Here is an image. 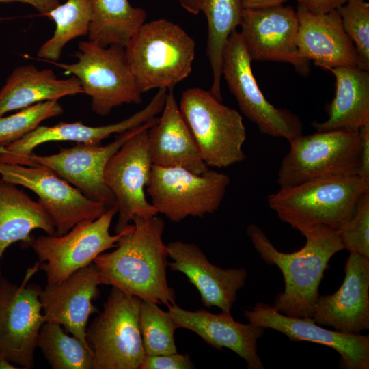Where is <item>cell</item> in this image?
I'll use <instances>...</instances> for the list:
<instances>
[{"label":"cell","mask_w":369,"mask_h":369,"mask_svg":"<svg viewBox=\"0 0 369 369\" xmlns=\"http://www.w3.org/2000/svg\"><path fill=\"white\" fill-rule=\"evenodd\" d=\"M116 244L115 249L98 255L94 263L102 284L167 306L175 304L174 290L169 286L166 271L168 249L163 241L164 221L156 216H135Z\"/></svg>","instance_id":"obj_1"},{"label":"cell","mask_w":369,"mask_h":369,"mask_svg":"<svg viewBox=\"0 0 369 369\" xmlns=\"http://www.w3.org/2000/svg\"><path fill=\"white\" fill-rule=\"evenodd\" d=\"M298 231L305 238L304 246L284 253L275 248L260 227L250 224L247 228L261 258L282 273L284 290L276 296L273 306L288 316L312 318L324 272L332 256L344 248L338 231L326 226H305Z\"/></svg>","instance_id":"obj_2"},{"label":"cell","mask_w":369,"mask_h":369,"mask_svg":"<svg viewBox=\"0 0 369 369\" xmlns=\"http://www.w3.org/2000/svg\"><path fill=\"white\" fill-rule=\"evenodd\" d=\"M126 59L139 90L174 89L191 72L194 40L165 18L144 23L126 45Z\"/></svg>","instance_id":"obj_3"},{"label":"cell","mask_w":369,"mask_h":369,"mask_svg":"<svg viewBox=\"0 0 369 369\" xmlns=\"http://www.w3.org/2000/svg\"><path fill=\"white\" fill-rule=\"evenodd\" d=\"M369 183L359 176L336 177L279 189L267 197L278 217L298 230L324 225L338 230L355 214Z\"/></svg>","instance_id":"obj_4"},{"label":"cell","mask_w":369,"mask_h":369,"mask_svg":"<svg viewBox=\"0 0 369 369\" xmlns=\"http://www.w3.org/2000/svg\"><path fill=\"white\" fill-rule=\"evenodd\" d=\"M279 166V189L306 182L359 176L361 137L359 130L336 129L301 135L290 141Z\"/></svg>","instance_id":"obj_5"},{"label":"cell","mask_w":369,"mask_h":369,"mask_svg":"<svg viewBox=\"0 0 369 369\" xmlns=\"http://www.w3.org/2000/svg\"><path fill=\"white\" fill-rule=\"evenodd\" d=\"M179 108L208 167L226 168L245 159L246 128L238 111L200 87L183 91Z\"/></svg>","instance_id":"obj_6"},{"label":"cell","mask_w":369,"mask_h":369,"mask_svg":"<svg viewBox=\"0 0 369 369\" xmlns=\"http://www.w3.org/2000/svg\"><path fill=\"white\" fill-rule=\"evenodd\" d=\"M72 64L44 61L77 77L83 93L91 98V109L105 116L123 104H139L142 93L132 75L125 52L120 45L101 46L92 41L78 44Z\"/></svg>","instance_id":"obj_7"},{"label":"cell","mask_w":369,"mask_h":369,"mask_svg":"<svg viewBox=\"0 0 369 369\" xmlns=\"http://www.w3.org/2000/svg\"><path fill=\"white\" fill-rule=\"evenodd\" d=\"M141 299L112 287L86 329L94 369H139L145 357L139 325Z\"/></svg>","instance_id":"obj_8"},{"label":"cell","mask_w":369,"mask_h":369,"mask_svg":"<svg viewBox=\"0 0 369 369\" xmlns=\"http://www.w3.org/2000/svg\"><path fill=\"white\" fill-rule=\"evenodd\" d=\"M230 182L227 174L210 169L198 174L182 167L152 165L146 190L158 213L179 222L217 210Z\"/></svg>","instance_id":"obj_9"},{"label":"cell","mask_w":369,"mask_h":369,"mask_svg":"<svg viewBox=\"0 0 369 369\" xmlns=\"http://www.w3.org/2000/svg\"><path fill=\"white\" fill-rule=\"evenodd\" d=\"M117 213L118 207L113 206L96 219L79 222L63 235L32 236L24 248L31 247L36 254L47 283L61 282L93 262L100 254L116 247L124 232L115 235L109 232Z\"/></svg>","instance_id":"obj_10"},{"label":"cell","mask_w":369,"mask_h":369,"mask_svg":"<svg viewBox=\"0 0 369 369\" xmlns=\"http://www.w3.org/2000/svg\"><path fill=\"white\" fill-rule=\"evenodd\" d=\"M221 74L241 112L265 135L288 142L302 135L301 119L288 109L271 105L259 88L241 33L234 30L222 55Z\"/></svg>","instance_id":"obj_11"},{"label":"cell","mask_w":369,"mask_h":369,"mask_svg":"<svg viewBox=\"0 0 369 369\" xmlns=\"http://www.w3.org/2000/svg\"><path fill=\"white\" fill-rule=\"evenodd\" d=\"M29 267L20 284L0 277V351L20 368L34 366L40 329L45 323L40 294L42 288L29 281L40 269Z\"/></svg>","instance_id":"obj_12"},{"label":"cell","mask_w":369,"mask_h":369,"mask_svg":"<svg viewBox=\"0 0 369 369\" xmlns=\"http://www.w3.org/2000/svg\"><path fill=\"white\" fill-rule=\"evenodd\" d=\"M158 120L154 117L139 126L119 134L113 142L105 146L77 144L71 148H60L56 154L42 156L31 153L10 163L47 167L89 198L109 208L116 206V203L104 180L107 162L128 139L151 127Z\"/></svg>","instance_id":"obj_13"},{"label":"cell","mask_w":369,"mask_h":369,"mask_svg":"<svg viewBox=\"0 0 369 369\" xmlns=\"http://www.w3.org/2000/svg\"><path fill=\"white\" fill-rule=\"evenodd\" d=\"M0 176L38 196L55 224L56 236L67 233L79 222L96 219L108 209L45 167L0 162Z\"/></svg>","instance_id":"obj_14"},{"label":"cell","mask_w":369,"mask_h":369,"mask_svg":"<svg viewBox=\"0 0 369 369\" xmlns=\"http://www.w3.org/2000/svg\"><path fill=\"white\" fill-rule=\"evenodd\" d=\"M146 128L128 139L110 158L104 172L105 184L118 207L115 232L118 234L135 216L150 219L158 213L146 197L152 162Z\"/></svg>","instance_id":"obj_15"},{"label":"cell","mask_w":369,"mask_h":369,"mask_svg":"<svg viewBox=\"0 0 369 369\" xmlns=\"http://www.w3.org/2000/svg\"><path fill=\"white\" fill-rule=\"evenodd\" d=\"M240 26L251 61L288 63L301 74L309 72L310 61L303 58L297 49L299 21L291 6L244 8Z\"/></svg>","instance_id":"obj_16"},{"label":"cell","mask_w":369,"mask_h":369,"mask_svg":"<svg viewBox=\"0 0 369 369\" xmlns=\"http://www.w3.org/2000/svg\"><path fill=\"white\" fill-rule=\"evenodd\" d=\"M248 323L279 331L292 341H308L329 346L340 355L345 369L369 368V336L323 328L313 318H297L280 313L273 305L257 303L244 311Z\"/></svg>","instance_id":"obj_17"},{"label":"cell","mask_w":369,"mask_h":369,"mask_svg":"<svg viewBox=\"0 0 369 369\" xmlns=\"http://www.w3.org/2000/svg\"><path fill=\"white\" fill-rule=\"evenodd\" d=\"M101 284L94 262L61 282L46 283L40 294L44 322L60 324L91 350L86 340L87 325L90 315L98 312L92 301L99 297Z\"/></svg>","instance_id":"obj_18"},{"label":"cell","mask_w":369,"mask_h":369,"mask_svg":"<svg viewBox=\"0 0 369 369\" xmlns=\"http://www.w3.org/2000/svg\"><path fill=\"white\" fill-rule=\"evenodd\" d=\"M167 90L159 89L149 103L141 110L118 122L90 126L81 122H59L51 126H39L22 138L0 146V162L12 163L33 153L41 144L53 141H74L77 144L100 145L113 134H121L141 126L160 113L164 107Z\"/></svg>","instance_id":"obj_19"},{"label":"cell","mask_w":369,"mask_h":369,"mask_svg":"<svg viewBox=\"0 0 369 369\" xmlns=\"http://www.w3.org/2000/svg\"><path fill=\"white\" fill-rule=\"evenodd\" d=\"M344 272L336 292L319 295L312 318L318 325L336 331L360 333L369 329V258L351 253Z\"/></svg>","instance_id":"obj_20"},{"label":"cell","mask_w":369,"mask_h":369,"mask_svg":"<svg viewBox=\"0 0 369 369\" xmlns=\"http://www.w3.org/2000/svg\"><path fill=\"white\" fill-rule=\"evenodd\" d=\"M171 271L183 273L198 290L206 308L217 307L230 312L238 291L247 279L244 267L223 269L214 265L195 244L178 240L167 245Z\"/></svg>","instance_id":"obj_21"},{"label":"cell","mask_w":369,"mask_h":369,"mask_svg":"<svg viewBox=\"0 0 369 369\" xmlns=\"http://www.w3.org/2000/svg\"><path fill=\"white\" fill-rule=\"evenodd\" d=\"M167 308L177 328L195 333L216 349H230L246 361L249 369L264 368L258 354V341L264 328L236 321L230 312L215 314L204 310L190 311L176 303Z\"/></svg>","instance_id":"obj_22"},{"label":"cell","mask_w":369,"mask_h":369,"mask_svg":"<svg viewBox=\"0 0 369 369\" xmlns=\"http://www.w3.org/2000/svg\"><path fill=\"white\" fill-rule=\"evenodd\" d=\"M297 46L300 55L323 68L359 66L355 47L336 10L313 14L298 7Z\"/></svg>","instance_id":"obj_23"},{"label":"cell","mask_w":369,"mask_h":369,"mask_svg":"<svg viewBox=\"0 0 369 369\" xmlns=\"http://www.w3.org/2000/svg\"><path fill=\"white\" fill-rule=\"evenodd\" d=\"M173 90H167L162 115L148 130L152 164L202 174L209 168L181 113Z\"/></svg>","instance_id":"obj_24"},{"label":"cell","mask_w":369,"mask_h":369,"mask_svg":"<svg viewBox=\"0 0 369 369\" xmlns=\"http://www.w3.org/2000/svg\"><path fill=\"white\" fill-rule=\"evenodd\" d=\"M83 93L79 79L72 76L57 79L50 69L39 70L33 65L16 67L0 90V117L46 100H59Z\"/></svg>","instance_id":"obj_25"},{"label":"cell","mask_w":369,"mask_h":369,"mask_svg":"<svg viewBox=\"0 0 369 369\" xmlns=\"http://www.w3.org/2000/svg\"><path fill=\"white\" fill-rule=\"evenodd\" d=\"M36 229L56 235L55 224L40 202L17 185L0 178V277L1 261L6 249L18 241L24 248Z\"/></svg>","instance_id":"obj_26"},{"label":"cell","mask_w":369,"mask_h":369,"mask_svg":"<svg viewBox=\"0 0 369 369\" xmlns=\"http://www.w3.org/2000/svg\"><path fill=\"white\" fill-rule=\"evenodd\" d=\"M336 79V94L327 106V119L315 122L317 131L359 130L369 123V72L359 66L329 68Z\"/></svg>","instance_id":"obj_27"},{"label":"cell","mask_w":369,"mask_h":369,"mask_svg":"<svg viewBox=\"0 0 369 369\" xmlns=\"http://www.w3.org/2000/svg\"><path fill=\"white\" fill-rule=\"evenodd\" d=\"M92 19L88 40L101 46H126L145 23L147 14L133 7L128 0H89Z\"/></svg>","instance_id":"obj_28"},{"label":"cell","mask_w":369,"mask_h":369,"mask_svg":"<svg viewBox=\"0 0 369 369\" xmlns=\"http://www.w3.org/2000/svg\"><path fill=\"white\" fill-rule=\"evenodd\" d=\"M199 5L208 23L206 55L212 71L209 91L217 100L222 101L223 51L230 33L240 26L244 8L240 0H199Z\"/></svg>","instance_id":"obj_29"},{"label":"cell","mask_w":369,"mask_h":369,"mask_svg":"<svg viewBox=\"0 0 369 369\" xmlns=\"http://www.w3.org/2000/svg\"><path fill=\"white\" fill-rule=\"evenodd\" d=\"M44 16L55 22V29L37 51L38 57L44 61L57 62L66 44L88 35L92 19L89 0H66Z\"/></svg>","instance_id":"obj_30"},{"label":"cell","mask_w":369,"mask_h":369,"mask_svg":"<svg viewBox=\"0 0 369 369\" xmlns=\"http://www.w3.org/2000/svg\"><path fill=\"white\" fill-rule=\"evenodd\" d=\"M38 347L53 369H94L92 351L74 336L66 333L59 323L42 325Z\"/></svg>","instance_id":"obj_31"},{"label":"cell","mask_w":369,"mask_h":369,"mask_svg":"<svg viewBox=\"0 0 369 369\" xmlns=\"http://www.w3.org/2000/svg\"><path fill=\"white\" fill-rule=\"evenodd\" d=\"M139 325L146 355L177 353L174 332L178 328L169 312L158 303L141 299Z\"/></svg>","instance_id":"obj_32"},{"label":"cell","mask_w":369,"mask_h":369,"mask_svg":"<svg viewBox=\"0 0 369 369\" xmlns=\"http://www.w3.org/2000/svg\"><path fill=\"white\" fill-rule=\"evenodd\" d=\"M64 113L57 100L40 102L6 117H0V146H7L35 130L43 121Z\"/></svg>","instance_id":"obj_33"},{"label":"cell","mask_w":369,"mask_h":369,"mask_svg":"<svg viewBox=\"0 0 369 369\" xmlns=\"http://www.w3.org/2000/svg\"><path fill=\"white\" fill-rule=\"evenodd\" d=\"M342 27L353 42L359 67L369 70V3L365 0H348L338 8Z\"/></svg>","instance_id":"obj_34"},{"label":"cell","mask_w":369,"mask_h":369,"mask_svg":"<svg viewBox=\"0 0 369 369\" xmlns=\"http://www.w3.org/2000/svg\"><path fill=\"white\" fill-rule=\"evenodd\" d=\"M337 231L344 249L369 258V191L359 202L353 216Z\"/></svg>","instance_id":"obj_35"},{"label":"cell","mask_w":369,"mask_h":369,"mask_svg":"<svg viewBox=\"0 0 369 369\" xmlns=\"http://www.w3.org/2000/svg\"><path fill=\"white\" fill-rule=\"evenodd\" d=\"M194 368L189 355L174 353L154 355H146L139 369H191Z\"/></svg>","instance_id":"obj_36"},{"label":"cell","mask_w":369,"mask_h":369,"mask_svg":"<svg viewBox=\"0 0 369 369\" xmlns=\"http://www.w3.org/2000/svg\"><path fill=\"white\" fill-rule=\"evenodd\" d=\"M301 7L313 14H325L343 5L348 0H297Z\"/></svg>","instance_id":"obj_37"},{"label":"cell","mask_w":369,"mask_h":369,"mask_svg":"<svg viewBox=\"0 0 369 369\" xmlns=\"http://www.w3.org/2000/svg\"><path fill=\"white\" fill-rule=\"evenodd\" d=\"M359 130L361 137V167L359 176L369 183V123Z\"/></svg>","instance_id":"obj_38"},{"label":"cell","mask_w":369,"mask_h":369,"mask_svg":"<svg viewBox=\"0 0 369 369\" xmlns=\"http://www.w3.org/2000/svg\"><path fill=\"white\" fill-rule=\"evenodd\" d=\"M20 2L33 6L42 16L60 4L59 0H0V3Z\"/></svg>","instance_id":"obj_39"},{"label":"cell","mask_w":369,"mask_h":369,"mask_svg":"<svg viewBox=\"0 0 369 369\" xmlns=\"http://www.w3.org/2000/svg\"><path fill=\"white\" fill-rule=\"evenodd\" d=\"M245 9L260 8L283 5L288 0H240Z\"/></svg>","instance_id":"obj_40"},{"label":"cell","mask_w":369,"mask_h":369,"mask_svg":"<svg viewBox=\"0 0 369 369\" xmlns=\"http://www.w3.org/2000/svg\"><path fill=\"white\" fill-rule=\"evenodd\" d=\"M182 7L192 14H197L200 10L199 0H179Z\"/></svg>","instance_id":"obj_41"},{"label":"cell","mask_w":369,"mask_h":369,"mask_svg":"<svg viewBox=\"0 0 369 369\" xmlns=\"http://www.w3.org/2000/svg\"><path fill=\"white\" fill-rule=\"evenodd\" d=\"M18 366H15L5 355L0 351V369H19Z\"/></svg>","instance_id":"obj_42"}]
</instances>
